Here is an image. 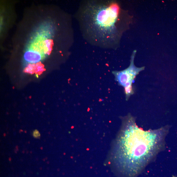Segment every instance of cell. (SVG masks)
Returning <instances> with one entry per match:
<instances>
[{"mask_svg": "<svg viewBox=\"0 0 177 177\" xmlns=\"http://www.w3.org/2000/svg\"><path fill=\"white\" fill-rule=\"evenodd\" d=\"M115 1H86L80 5L79 20L84 38L92 45L111 48L118 34L117 24L120 13Z\"/></svg>", "mask_w": 177, "mask_h": 177, "instance_id": "6da1fadb", "label": "cell"}, {"mask_svg": "<svg viewBox=\"0 0 177 177\" xmlns=\"http://www.w3.org/2000/svg\"><path fill=\"white\" fill-rule=\"evenodd\" d=\"M127 125L119 141L118 155L120 158L134 151L122 166L124 172L131 175L137 173L142 168L135 151L144 164L146 163L156 150L158 138L157 131L145 132L140 129L135 147L138 127L133 120Z\"/></svg>", "mask_w": 177, "mask_h": 177, "instance_id": "7a4b0ae2", "label": "cell"}, {"mask_svg": "<svg viewBox=\"0 0 177 177\" xmlns=\"http://www.w3.org/2000/svg\"><path fill=\"white\" fill-rule=\"evenodd\" d=\"M136 51H133L131 56V62L129 67L125 70L120 71H114L113 73L116 80L120 85L125 88L127 98L133 94V91L132 87L133 80L140 72L144 70L145 67H138L135 66L134 60Z\"/></svg>", "mask_w": 177, "mask_h": 177, "instance_id": "3957f363", "label": "cell"}, {"mask_svg": "<svg viewBox=\"0 0 177 177\" xmlns=\"http://www.w3.org/2000/svg\"><path fill=\"white\" fill-rule=\"evenodd\" d=\"M45 57L38 52L28 49L24 55V58L26 61L31 64L40 63Z\"/></svg>", "mask_w": 177, "mask_h": 177, "instance_id": "277c9868", "label": "cell"}, {"mask_svg": "<svg viewBox=\"0 0 177 177\" xmlns=\"http://www.w3.org/2000/svg\"><path fill=\"white\" fill-rule=\"evenodd\" d=\"M53 45V42L52 40L45 39L44 42V51L45 55L50 54Z\"/></svg>", "mask_w": 177, "mask_h": 177, "instance_id": "5b68a950", "label": "cell"}, {"mask_svg": "<svg viewBox=\"0 0 177 177\" xmlns=\"http://www.w3.org/2000/svg\"><path fill=\"white\" fill-rule=\"evenodd\" d=\"M45 69L44 66L41 63H39L35 64V68H34V72L37 74H41Z\"/></svg>", "mask_w": 177, "mask_h": 177, "instance_id": "8992f818", "label": "cell"}, {"mask_svg": "<svg viewBox=\"0 0 177 177\" xmlns=\"http://www.w3.org/2000/svg\"><path fill=\"white\" fill-rule=\"evenodd\" d=\"M35 64H30L26 67L24 70L25 72L30 74L35 73L34 68Z\"/></svg>", "mask_w": 177, "mask_h": 177, "instance_id": "52a82bcc", "label": "cell"}, {"mask_svg": "<svg viewBox=\"0 0 177 177\" xmlns=\"http://www.w3.org/2000/svg\"><path fill=\"white\" fill-rule=\"evenodd\" d=\"M33 135L34 138H39L41 136L40 133L38 130H36L33 132Z\"/></svg>", "mask_w": 177, "mask_h": 177, "instance_id": "ba28073f", "label": "cell"}]
</instances>
